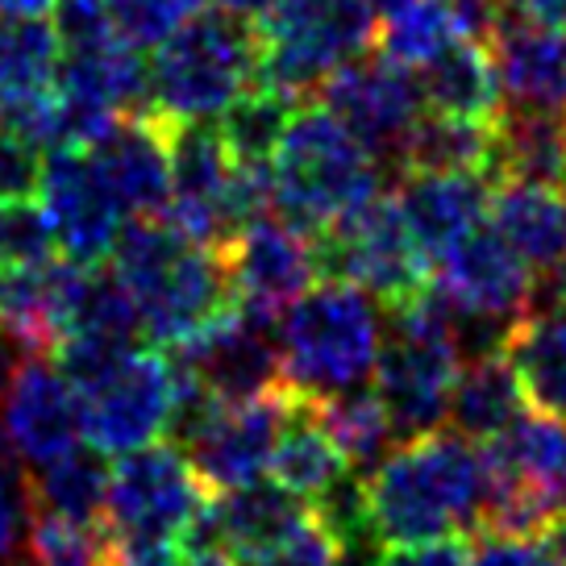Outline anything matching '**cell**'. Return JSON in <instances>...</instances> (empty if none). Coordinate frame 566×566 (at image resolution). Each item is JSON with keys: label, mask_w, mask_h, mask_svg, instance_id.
Listing matches in <instances>:
<instances>
[{"label": "cell", "mask_w": 566, "mask_h": 566, "mask_svg": "<svg viewBox=\"0 0 566 566\" xmlns=\"http://www.w3.org/2000/svg\"><path fill=\"white\" fill-rule=\"evenodd\" d=\"M367 483V525L379 546L479 533L483 450L459 429L400 442Z\"/></svg>", "instance_id": "1"}, {"label": "cell", "mask_w": 566, "mask_h": 566, "mask_svg": "<svg viewBox=\"0 0 566 566\" xmlns=\"http://www.w3.org/2000/svg\"><path fill=\"white\" fill-rule=\"evenodd\" d=\"M275 217L321 238L337 221L384 192V167L325 105H301L275 150Z\"/></svg>", "instance_id": "2"}, {"label": "cell", "mask_w": 566, "mask_h": 566, "mask_svg": "<svg viewBox=\"0 0 566 566\" xmlns=\"http://www.w3.org/2000/svg\"><path fill=\"white\" fill-rule=\"evenodd\" d=\"M263 34L230 9L184 18L150 54V117L217 122L259 80Z\"/></svg>", "instance_id": "3"}, {"label": "cell", "mask_w": 566, "mask_h": 566, "mask_svg": "<svg viewBox=\"0 0 566 566\" xmlns=\"http://www.w3.org/2000/svg\"><path fill=\"white\" fill-rule=\"evenodd\" d=\"M287 388L325 400L371 388L384 346V304L350 280H317L280 317Z\"/></svg>", "instance_id": "4"}, {"label": "cell", "mask_w": 566, "mask_h": 566, "mask_svg": "<svg viewBox=\"0 0 566 566\" xmlns=\"http://www.w3.org/2000/svg\"><path fill=\"white\" fill-rule=\"evenodd\" d=\"M259 34L263 54L254 84L308 105L346 59L371 51L375 18L363 0H280V9L259 21Z\"/></svg>", "instance_id": "5"}, {"label": "cell", "mask_w": 566, "mask_h": 566, "mask_svg": "<svg viewBox=\"0 0 566 566\" xmlns=\"http://www.w3.org/2000/svg\"><path fill=\"white\" fill-rule=\"evenodd\" d=\"M317 242L321 280H350L384 308L412 301L433 283V259L408 230L396 192H379L346 212Z\"/></svg>", "instance_id": "6"}, {"label": "cell", "mask_w": 566, "mask_h": 566, "mask_svg": "<svg viewBox=\"0 0 566 566\" xmlns=\"http://www.w3.org/2000/svg\"><path fill=\"white\" fill-rule=\"evenodd\" d=\"M317 101L350 125V134L371 150V159L384 167V176L400 171L408 134L429 108L421 92V75L384 59L379 51H363L346 59L321 84Z\"/></svg>", "instance_id": "7"}, {"label": "cell", "mask_w": 566, "mask_h": 566, "mask_svg": "<svg viewBox=\"0 0 566 566\" xmlns=\"http://www.w3.org/2000/svg\"><path fill=\"white\" fill-rule=\"evenodd\" d=\"M209 488L176 442H155L122 454L108 479L105 525L113 537L179 542L209 504Z\"/></svg>", "instance_id": "8"}, {"label": "cell", "mask_w": 566, "mask_h": 566, "mask_svg": "<svg viewBox=\"0 0 566 566\" xmlns=\"http://www.w3.org/2000/svg\"><path fill=\"white\" fill-rule=\"evenodd\" d=\"M176 405V363L159 350H129L92 388H84L88 442L105 454H129L167 442Z\"/></svg>", "instance_id": "9"}, {"label": "cell", "mask_w": 566, "mask_h": 566, "mask_svg": "<svg viewBox=\"0 0 566 566\" xmlns=\"http://www.w3.org/2000/svg\"><path fill=\"white\" fill-rule=\"evenodd\" d=\"M171 354H176L171 363L192 371L200 384H209L221 400H254L287 388L280 321L259 317L242 304H230L221 317H212Z\"/></svg>", "instance_id": "10"}, {"label": "cell", "mask_w": 566, "mask_h": 566, "mask_svg": "<svg viewBox=\"0 0 566 566\" xmlns=\"http://www.w3.org/2000/svg\"><path fill=\"white\" fill-rule=\"evenodd\" d=\"M433 287L462 317L516 325L525 313H533L537 271L516 254V247L492 221H483L433 259Z\"/></svg>", "instance_id": "11"}, {"label": "cell", "mask_w": 566, "mask_h": 566, "mask_svg": "<svg viewBox=\"0 0 566 566\" xmlns=\"http://www.w3.org/2000/svg\"><path fill=\"white\" fill-rule=\"evenodd\" d=\"M38 200L51 217L54 247L71 263H105L125 230V209L108 192L88 150H46Z\"/></svg>", "instance_id": "12"}, {"label": "cell", "mask_w": 566, "mask_h": 566, "mask_svg": "<svg viewBox=\"0 0 566 566\" xmlns=\"http://www.w3.org/2000/svg\"><path fill=\"white\" fill-rule=\"evenodd\" d=\"M233 304L280 321L321 280L317 242L280 217H263L226 247Z\"/></svg>", "instance_id": "13"}, {"label": "cell", "mask_w": 566, "mask_h": 566, "mask_svg": "<svg viewBox=\"0 0 566 566\" xmlns=\"http://www.w3.org/2000/svg\"><path fill=\"white\" fill-rule=\"evenodd\" d=\"M4 438L13 459L34 471L46 462L63 459L67 450L84 446L88 438V412H84V391L59 371L51 354L30 358L13 391L4 396Z\"/></svg>", "instance_id": "14"}, {"label": "cell", "mask_w": 566, "mask_h": 566, "mask_svg": "<svg viewBox=\"0 0 566 566\" xmlns=\"http://www.w3.org/2000/svg\"><path fill=\"white\" fill-rule=\"evenodd\" d=\"M287 400H292V388L266 391L254 400H226L192 442L179 446L212 495L242 488L250 479H263V471H271V454L280 442Z\"/></svg>", "instance_id": "15"}, {"label": "cell", "mask_w": 566, "mask_h": 566, "mask_svg": "<svg viewBox=\"0 0 566 566\" xmlns=\"http://www.w3.org/2000/svg\"><path fill=\"white\" fill-rule=\"evenodd\" d=\"M308 516H313V504L292 488H283L280 479H250L242 488L209 495L205 513L188 525L179 546L184 554L221 549L230 558H250L283 542L287 533H296Z\"/></svg>", "instance_id": "16"}, {"label": "cell", "mask_w": 566, "mask_h": 566, "mask_svg": "<svg viewBox=\"0 0 566 566\" xmlns=\"http://www.w3.org/2000/svg\"><path fill=\"white\" fill-rule=\"evenodd\" d=\"M134 301H138L146 342L176 350L179 342H188L196 329H205L212 317H221L233 304L226 250L188 242L176 254V263L163 266Z\"/></svg>", "instance_id": "17"}, {"label": "cell", "mask_w": 566, "mask_h": 566, "mask_svg": "<svg viewBox=\"0 0 566 566\" xmlns=\"http://www.w3.org/2000/svg\"><path fill=\"white\" fill-rule=\"evenodd\" d=\"M171 138V200L167 212L196 247L226 250V188L233 176V155L221 129L212 122H176L167 125Z\"/></svg>", "instance_id": "18"}, {"label": "cell", "mask_w": 566, "mask_h": 566, "mask_svg": "<svg viewBox=\"0 0 566 566\" xmlns=\"http://www.w3.org/2000/svg\"><path fill=\"white\" fill-rule=\"evenodd\" d=\"M92 163L108 192L117 196L125 217H163L171 200V138L167 122L138 113L117 117L108 134L88 146Z\"/></svg>", "instance_id": "19"}, {"label": "cell", "mask_w": 566, "mask_h": 566, "mask_svg": "<svg viewBox=\"0 0 566 566\" xmlns=\"http://www.w3.org/2000/svg\"><path fill=\"white\" fill-rule=\"evenodd\" d=\"M488 42L504 84V108L566 122V30L509 13Z\"/></svg>", "instance_id": "20"}, {"label": "cell", "mask_w": 566, "mask_h": 566, "mask_svg": "<svg viewBox=\"0 0 566 566\" xmlns=\"http://www.w3.org/2000/svg\"><path fill=\"white\" fill-rule=\"evenodd\" d=\"M391 192L412 238L429 259H438L488 221L495 179L488 171H405Z\"/></svg>", "instance_id": "21"}, {"label": "cell", "mask_w": 566, "mask_h": 566, "mask_svg": "<svg viewBox=\"0 0 566 566\" xmlns=\"http://www.w3.org/2000/svg\"><path fill=\"white\" fill-rule=\"evenodd\" d=\"M483 467L500 479L530 488L549 513L566 509V421L525 408L500 438L479 446Z\"/></svg>", "instance_id": "22"}, {"label": "cell", "mask_w": 566, "mask_h": 566, "mask_svg": "<svg viewBox=\"0 0 566 566\" xmlns=\"http://www.w3.org/2000/svg\"><path fill=\"white\" fill-rule=\"evenodd\" d=\"M54 88L113 108L117 117H138V113H150V63H142L138 46H129L122 38L63 46Z\"/></svg>", "instance_id": "23"}, {"label": "cell", "mask_w": 566, "mask_h": 566, "mask_svg": "<svg viewBox=\"0 0 566 566\" xmlns=\"http://www.w3.org/2000/svg\"><path fill=\"white\" fill-rule=\"evenodd\" d=\"M488 221L513 242L516 254L537 275L566 263V196H558V188L525 179L495 184Z\"/></svg>", "instance_id": "24"}, {"label": "cell", "mask_w": 566, "mask_h": 566, "mask_svg": "<svg viewBox=\"0 0 566 566\" xmlns=\"http://www.w3.org/2000/svg\"><path fill=\"white\" fill-rule=\"evenodd\" d=\"M346 475H350V462L342 454V446L334 442L317 400L292 391L280 442H275V454H271V479H280L283 488H292V492L313 504L317 495H325L337 479Z\"/></svg>", "instance_id": "25"}, {"label": "cell", "mask_w": 566, "mask_h": 566, "mask_svg": "<svg viewBox=\"0 0 566 566\" xmlns=\"http://www.w3.org/2000/svg\"><path fill=\"white\" fill-rule=\"evenodd\" d=\"M424 105L450 117H471V122H495L504 113V84L492 59V46L479 38L450 42L433 63L421 67Z\"/></svg>", "instance_id": "26"}, {"label": "cell", "mask_w": 566, "mask_h": 566, "mask_svg": "<svg viewBox=\"0 0 566 566\" xmlns=\"http://www.w3.org/2000/svg\"><path fill=\"white\" fill-rule=\"evenodd\" d=\"M525 388L516 379L504 350L462 358L454 396H450V429H459L471 442H492L525 412Z\"/></svg>", "instance_id": "27"}, {"label": "cell", "mask_w": 566, "mask_h": 566, "mask_svg": "<svg viewBox=\"0 0 566 566\" xmlns=\"http://www.w3.org/2000/svg\"><path fill=\"white\" fill-rule=\"evenodd\" d=\"M525 400L566 421V308H533L504 337Z\"/></svg>", "instance_id": "28"}, {"label": "cell", "mask_w": 566, "mask_h": 566, "mask_svg": "<svg viewBox=\"0 0 566 566\" xmlns=\"http://www.w3.org/2000/svg\"><path fill=\"white\" fill-rule=\"evenodd\" d=\"M563 155H566V122L504 108L495 117V146L488 176L495 184L525 179V184H549L563 188Z\"/></svg>", "instance_id": "29"}, {"label": "cell", "mask_w": 566, "mask_h": 566, "mask_svg": "<svg viewBox=\"0 0 566 566\" xmlns=\"http://www.w3.org/2000/svg\"><path fill=\"white\" fill-rule=\"evenodd\" d=\"M59 30L46 18H4L0 25V117H13L54 88Z\"/></svg>", "instance_id": "30"}, {"label": "cell", "mask_w": 566, "mask_h": 566, "mask_svg": "<svg viewBox=\"0 0 566 566\" xmlns=\"http://www.w3.org/2000/svg\"><path fill=\"white\" fill-rule=\"evenodd\" d=\"M105 459L108 454L96 446H75L63 459L34 467L30 471V492H34L38 513L67 516V521H84V525L105 521L108 479H113Z\"/></svg>", "instance_id": "31"}, {"label": "cell", "mask_w": 566, "mask_h": 566, "mask_svg": "<svg viewBox=\"0 0 566 566\" xmlns=\"http://www.w3.org/2000/svg\"><path fill=\"white\" fill-rule=\"evenodd\" d=\"M495 146V122H471L424 108L405 142V171H488Z\"/></svg>", "instance_id": "32"}, {"label": "cell", "mask_w": 566, "mask_h": 566, "mask_svg": "<svg viewBox=\"0 0 566 566\" xmlns=\"http://www.w3.org/2000/svg\"><path fill=\"white\" fill-rule=\"evenodd\" d=\"M317 408L325 424H329V433H334V442L342 446V454H346L354 475H375L384 467V459L400 446L388 408L375 396V388L325 396V400H317Z\"/></svg>", "instance_id": "33"}, {"label": "cell", "mask_w": 566, "mask_h": 566, "mask_svg": "<svg viewBox=\"0 0 566 566\" xmlns=\"http://www.w3.org/2000/svg\"><path fill=\"white\" fill-rule=\"evenodd\" d=\"M296 108L301 105L292 96L266 88V84H250L217 117V129H221V138H226V146H230V155L238 163H271L283 134H287V125L296 117Z\"/></svg>", "instance_id": "34"}, {"label": "cell", "mask_w": 566, "mask_h": 566, "mask_svg": "<svg viewBox=\"0 0 566 566\" xmlns=\"http://www.w3.org/2000/svg\"><path fill=\"white\" fill-rule=\"evenodd\" d=\"M459 38L467 34L459 30L446 0H408L391 18L375 25V51L391 63H400V67L421 71L424 63H433Z\"/></svg>", "instance_id": "35"}, {"label": "cell", "mask_w": 566, "mask_h": 566, "mask_svg": "<svg viewBox=\"0 0 566 566\" xmlns=\"http://www.w3.org/2000/svg\"><path fill=\"white\" fill-rule=\"evenodd\" d=\"M25 566H113V530L105 521L84 525L34 509L25 537Z\"/></svg>", "instance_id": "36"}, {"label": "cell", "mask_w": 566, "mask_h": 566, "mask_svg": "<svg viewBox=\"0 0 566 566\" xmlns=\"http://www.w3.org/2000/svg\"><path fill=\"white\" fill-rule=\"evenodd\" d=\"M59 259L51 217L34 196H9L0 200V263L9 271L38 266Z\"/></svg>", "instance_id": "37"}, {"label": "cell", "mask_w": 566, "mask_h": 566, "mask_svg": "<svg viewBox=\"0 0 566 566\" xmlns=\"http://www.w3.org/2000/svg\"><path fill=\"white\" fill-rule=\"evenodd\" d=\"M34 521L30 471L18 459L0 462V566H25V537Z\"/></svg>", "instance_id": "38"}, {"label": "cell", "mask_w": 566, "mask_h": 566, "mask_svg": "<svg viewBox=\"0 0 566 566\" xmlns=\"http://www.w3.org/2000/svg\"><path fill=\"white\" fill-rule=\"evenodd\" d=\"M346 546L317 513L304 521L296 533H287L283 542L259 549L250 558H238V566H342Z\"/></svg>", "instance_id": "39"}, {"label": "cell", "mask_w": 566, "mask_h": 566, "mask_svg": "<svg viewBox=\"0 0 566 566\" xmlns=\"http://www.w3.org/2000/svg\"><path fill=\"white\" fill-rule=\"evenodd\" d=\"M184 18H192L179 0H108V21L122 42L138 51H155Z\"/></svg>", "instance_id": "40"}, {"label": "cell", "mask_w": 566, "mask_h": 566, "mask_svg": "<svg viewBox=\"0 0 566 566\" xmlns=\"http://www.w3.org/2000/svg\"><path fill=\"white\" fill-rule=\"evenodd\" d=\"M375 566H475V542H471V533H446V537H429V542L379 546Z\"/></svg>", "instance_id": "41"}, {"label": "cell", "mask_w": 566, "mask_h": 566, "mask_svg": "<svg viewBox=\"0 0 566 566\" xmlns=\"http://www.w3.org/2000/svg\"><path fill=\"white\" fill-rule=\"evenodd\" d=\"M34 142H25L13 125L0 122V200L9 196H34L38 176H42V159H38Z\"/></svg>", "instance_id": "42"}, {"label": "cell", "mask_w": 566, "mask_h": 566, "mask_svg": "<svg viewBox=\"0 0 566 566\" xmlns=\"http://www.w3.org/2000/svg\"><path fill=\"white\" fill-rule=\"evenodd\" d=\"M475 566H549L542 554L537 537H521V533H475Z\"/></svg>", "instance_id": "43"}, {"label": "cell", "mask_w": 566, "mask_h": 566, "mask_svg": "<svg viewBox=\"0 0 566 566\" xmlns=\"http://www.w3.org/2000/svg\"><path fill=\"white\" fill-rule=\"evenodd\" d=\"M113 566H184V546L167 537H113Z\"/></svg>", "instance_id": "44"}, {"label": "cell", "mask_w": 566, "mask_h": 566, "mask_svg": "<svg viewBox=\"0 0 566 566\" xmlns=\"http://www.w3.org/2000/svg\"><path fill=\"white\" fill-rule=\"evenodd\" d=\"M30 358H38V346L21 334L9 317H0V405L21 379V371L30 367Z\"/></svg>", "instance_id": "45"}, {"label": "cell", "mask_w": 566, "mask_h": 566, "mask_svg": "<svg viewBox=\"0 0 566 566\" xmlns=\"http://www.w3.org/2000/svg\"><path fill=\"white\" fill-rule=\"evenodd\" d=\"M533 537H537L542 554L549 558V566H566V509L549 516L546 525L533 533Z\"/></svg>", "instance_id": "46"}, {"label": "cell", "mask_w": 566, "mask_h": 566, "mask_svg": "<svg viewBox=\"0 0 566 566\" xmlns=\"http://www.w3.org/2000/svg\"><path fill=\"white\" fill-rule=\"evenodd\" d=\"M513 13L530 21H542V25H558L566 30V0H513Z\"/></svg>", "instance_id": "47"}, {"label": "cell", "mask_w": 566, "mask_h": 566, "mask_svg": "<svg viewBox=\"0 0 566 566\" xmlns=\"http://www.w3.org/2000/svg\"><path fill=\"white\" fill-rule=\"evenodd\" d=\"M533 308H566V263L558 266V271L537 275V296H533Z\"/></svg>", "instance_id": "48"}, {"label": "cell", "mask_w": 566, "mask_h": 566, "mask_svg": "<svg viewBox=\"0 0 566 566\" xmlns=\"http://www.w3.org/2000/svg\"><path fill=\"white\" fill-rule=\"evenodd\" d=\"M59 0H0V18H51Z\"/></svg>", "instance_id": "49"}, {"label": "cell", "mask_w": 566, "mask_h": 566, "mask_svg": "<svg viewBox=\"0 0 566 566\" xmlns=\"http://www.w3.org/2000/svg\"><path fill=\"white\" fill-rule=\"evenodd\" d=\"M221 9H230V13H238V18H247V21H259L271 18L275 9H280V0H221Z\"/></svg>", "instance_id": "50"}, {"label": "cell", "mask_w": 566, "mask_h": 566, "mask_svg": "<svg viewBox=\"0 0 566 566\" xmlns=\"http://www.w3.org/2000/svg\"><path fill=\"white\" fill-rule=\"evenodd\" d=\"M184 566H238L230 554L221 549H209V554H184Z\"/></svg>", "instance_id": "51"}, {"label": "cell", "mask_w": 566, "mask_h": 566, "mask_svg": "<svg viewBox=\"0 0 566 566\" xmlns=\"http://www.w3.org/2000/svg\"><path fill=\"white\" fill-rule=\"evenodd\" d=\"M400 4H408V0H363V9H367V13L375 18V25H379L384 18H391Z\"/></svg>", "instance_id": "52"}, {"label": "cell", "mask_w": 566, "mask_h": 566, "mask_svg": "<svg viewBox=\"0 0 566 566\" xmlns=\"http://www.w3.org/2000/svg\"><path fill=\"white\" fill-rule=\"evenodd\" d=\"M9 275H13V271L0 263V304H4V292H9Z\"/></svg>", "instance_id": "53"}, {"label": "cell", "mask_w": 566, "mask_h": 566, "mask_svg": "<svg viewBox=\"0 0 566 566\" xmlns=\"http://www.w3.org/2000/svg\"><path fill=\"white\" fill-rule=\"evenodd\" d=\"M179 4H184V9H188V13H200V9H209L212 0H179Z\"/></svg>", "instance_id": "54"}, {"label": "cell", "mask_w": 566, "mask_h": 566, "mask_svg": "<svg viewBox=\"0 0 566 566\" xmlns=\"http://www.w3.org/2000/svg\"><path fill=\"white\" fill-rule=\"evenodd\" d=\"M13 459V450H9V438H4V424H0V462Z\"/></svg>", "instance_id": "55"}, {"label": "cell", "mask_w": 566, "mask_h": 566, "mask_svg": "<svg viewBox=\"0 0 566 566\" xmlns=\"http://www.w3.org/2000/svg\"><path fill=\"white\" fill-rule=\"evenodd\" d=\"M563 192H566V155H563Z\"/></svg>", "instance_id": "56"}, {"label": "cell", "mask_w": 566, "mask_h": 566, "mask_svg": "<svg viewBox=\"0 0 566 566\" xmlns=\"http://www.w3.org/2000/svg\"><path fill=\"white\" fill-rule=\"evenodd\" d=\"M88 4H105V9H108V0H88Z\"/></svg>", "instance_id": "57"}]
</instances>
